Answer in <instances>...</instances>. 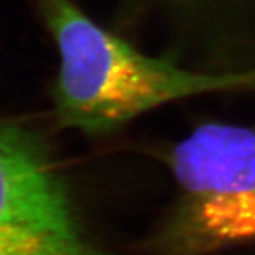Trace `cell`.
Segmentation results:
<instances>
[{
	"instance_id": "obj_1",
	"label": "cell",
	"mask_w": 255,
	"mask_h": 255,
	"mask_svg": "<svg viewBox=\"0 0 255 255\" xmlns=\"http://www.w3.org/2000/svg\"><path fill=\"white\" fill-rule=\"evenodd\" d=\"M43 13L60 53L54 101L65 128L100 135L170 101L255 88V67L223 74L183 70L139 53L70 0H43Z\"/></svg>"
},
{
	"instance_id": "obj_2",
	"label": "cell",
	"mask_w": 255,
	"mask_h": 255,
	"mask_svg": "<svg viewBox=\"0 0 255 255\" xmlns=\"http://www.w3.org/2000/svg\"><path fill=\"white\" fill-rule=\"evenodd\" d=\"M176 197L153 255H219L255 243V129L204 124L169 153Z\"/></svg>"
},
{
	"instance_id": "obj_3",
	"label": "cell",
	"mask_w": 255,
	"mask_h": 255,
	"mask_svg": "<svg viewBox=\"0 0 255 255\" xmlns=\"http://www.w3.org/2000/svg\"><path fill=\"white\" fill-rule=\"evenodd\" d=\"M0 255H117L85 231L46 146L11 124H0Z\"/></svg>"
}]
</instances>
